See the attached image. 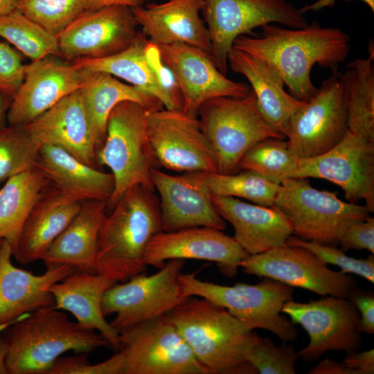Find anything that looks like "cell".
Segmentation results:
<instances>
[{
  "mask_svg": "<svg viewBox=\"0 0 374 374\" xmlns=\"http://www.w3.org/2000/svg\"><path fill=\"white\" fill-rule=\"evenodd\" d=\"M261 28L258 36H238L233 48L268 64L278 73L291 95L300 100L307 101L317 92L311 79L313 66L337 71L349 54L350 36L338 28L323 27L316 21L302 28L275 24Z\"/></svg>",
  "mask_w": 374,
  "mask_h": 374,
  "instance_id": "1",
  "label": "cell"
},
{
  "mask_svg": "<svg viewBox=\"0 0 374 374\" xmlns=\"http://www.w3.org/2000/svg\"><path fill=\"white\" fill-rule=\"evenodd\" d=\"M163 231L158 197L142 186L127 189L107 212L98 239L96 272L116 283L143 273L148 243Z\"/></svg>",
  "mask_w": 374,
  "mask_h": 374,
  "instance_id": "2",
  "label": "cell"
},
{
  "mask_svg": "<svg viewBox=\"0 0 374 374\" xmlns=\"http://www.w3.org/2000/svg\"><path fill=\"white\" fill-rule=\"evenodd\" d=\"M208 374H254L248 362L258 335L224 308L188 297L166 314Z\"/></svg>",
  "mask_w": 374,
  "mask_h": 374,
  "instance_id": "3",
  "label": "cell"
},
{
  "mask_svg": "<svg viewBox=\"0 0 374 374\" xmlns=\"http://www.w3.org/2000/svg\"><path fill=\"white\" fill-rule=\"evenodd\" d=\"M6 365L9 374H48L64 353H90L110 347L99 332L69 320L54 306L35 311L9 327Z\"/></svg>",
  "mask_w": 374,
  "mask_h": 374,
  "instance_id": "4",
  "label": "cell"
},
{
  "mask_svg": "<svg viewBox=\"0 0 374 374\" xmlns=\"http://www.w3.org/2000/svg\"><path fill=\"white\" fill-rule=\"evenodd\" d=\"M178 280L184 297L204 298L224 308L249 330H269L286 343L297 338L294 323L281 314L283 305L293 300L290 285L265 278L255 285L225 286L202 280L195 273H180Z\"/></svg>",
  "mask_w": 374,
  "mask_h": 374,
  "instance_id": "5",
  "label": "cell"
},
{
  "mask_svg": "<svg viewBox=\"0 0 374 374\" xmlns=\"http://www.w3.org/2000/svg\"><path fill=\"white\" fill-rule=\"evenodd\" d=\"M148 112L136 102L123 101L109 114L105 139L96 152L97 163L108 167L114 179L107 212L132 186L155 192L152 171L157 165L148 137Z\"/></svg>",
  "mask_w": 374,
  "mask_h": 374,
  "instance_id": "6",
  "label": "cell"
},
{
  "mask_svg": "<svg viewBox=\"0 0 374 374\" xmlns=\"http://www.w3.org/2000/svg\"><path fill=\"white\" fill-rule=\"evenodd\" d=\"M274 206L290 221L293 234L305 240L336 246L353 224L366 220L365 205L339 199L314 188L307 178H288L280 184Z\"/></svg>",
  "mask_w": 374,
  "mask_h": 374,
  "instance_id": "7",
  "label": "cell"
},
{
  "mask_svg": "<svg viewBox=\"0 0 374 374\" xmlns=\"http://www.w3.org/2000/svg\"><path fill=\"white\" fill-rule=\"evenodd\" d=\"M197 118L222 174L238 172L240 159L258 142L285 138L265 121L251 89L243 98L222 96L205 102Z\"/></svg>",
  "mask_w": 374,
  "mask_h": 374,
  "instance_id": "8",
  "label": "cell"
},
{
  "mask_svg": "<svg viewBox=\"0 0 374 374\" xmlns=\"http://www.w3.org/2000/svg\"><path fill=\"white\" fill-rule=\"evenodd\" d=\"M202 12L211 42L212 59L224 74L235 39L253 35V30L268 24L291 28L308 25L301 9L287 0H203Z\"/></svg>",
  "mask_w": 374,
  "mask_h": 374,
  "instance_id": "9",
  "label": "cell"
},
{
  "mask_svg": "<svg viewBox=\"0 0 374 374\" xmlns=\"http://www.w3.org/2000/svg\"><path fill=\"white\" fill-rule=\"evenodd\" d=\"M184 262L169 260L153 274L141 273L111 286L103 295L102 311L105 317L115 314L112 326L120 332L166 315L183 303L188 297L181 294L178 276Z\"/></svg>",
  "mask_w": 374,
  "mask_h": 374,
  "instance_id": "10",
  "label": "cell"
},
{
  "mask_svg": "<svg viewBox=\"0 0 374 374\" xmlns=\"http://www.w3.org/2000/svg\"><path fill=\"white\" fill-rule=\"evenodd\" d=\"M119 341L124 374H208L166 314L120 331Z\"/></svg>",
  "mask_w": 374,
  "mask_h": 374,
  "instance_id": "11",
  "label": "cell"
},
{
  "mask_svg": "<svg viewBox=\"0 0 374 374\" xmlns=\"http://www.w3.org/2000/svg\"><path fill=\"white\" fill-rule=\"evenodd\" d=\"M281 312L309 335L308 344L297 353L303 361H315L330 350L350 353L361 346L360 315L349 299L323 296L308 303L290 300Z\"/></svg>",
  "mask_w": 374,
  "mask_h": 374,
  "instance_id": "12",
  "label": "cell"
},
{
  "mask_svg": "<svg viewBox=\"0 0 374 374\" xmlns=\"http://www.w3.org/2000/svg\"><path fill=\"white\" fill-rule=\"evenodd\" d=\"M339 72L321 83L316 94L287 120L283 135L292 154L299 159L316 157L336 145L348 129L341 96Z\"/></svg>",
  "mask_w": 374,
  "mask_h": 374,
  "instance_id": "13",
  "label": "cell"
},
{
  "mask_svg": "<svg viewBox=\"0 0 374 374\" xmlns=\"http://www.w3.org/2000/svg\"><path fill=\"white\" fill-rule=\"evenodd\" d=\"M147 132L157 166L183 173L217 172L197 116L164 107L148 112Z\"/></svg>",
  "mask_w": 374,
  "mask_h": 374,
  "instance_id": "14",
  "label": "cell"
},
{
  "mask_svg": "<svg viewBox=\"0 0 374 374\" xmlns=\"http://www.w3.org/2000/svg\"><path fill=\"white\" fill-rule=\"evenodd\" d=\"M240 267L247 274L269 278L322 296L348 299L357 288L351 276L329 269L327 264L305 249L286 244L249 255L241 261Z\"/></svg>",
  "mask_w": 374,
  "mask_h": 374,
  "instance_id": "15",
  "label": "cell"
},
{
  "mask_svg": "<svg viewBox=\"0 0 374 374\" xmlns=\"http://www.w3.org/2000/svg\"><path fill=\"white\" fill-rule=\"evenodd\" d=\"M317 178L339 186L347 202H365L374 211V143L348 130L344 138L325 153L299 159L292 178Z\"/></svg>",
  "mask_w": 374,
  "mask_h": 374,
  "instance_id": "16",
  "label": "cell"
},
{
  "mask_svg": "<svg viewBox=\"0 0 374 374\" xmlns=\"http://www.w3.org/2000/svg\"><path fill=\"white\" fill-rule=\"evenodd\" d=\"M137 26L130 7L84 10L57 36L60 57L72 62L114 55L134 42Z\"/></svg>",
  "mask_w": 374,
  "mask_h": 374,
  "instance_id": "17",
  "label": "cell"
},
{
  "mask_svg": "<svg viewBox=\"0 0 374 374\" xmlns=\"http://www.w3.org/2000/svg\"><path fill=\"white\" fill-rule=\"evenodd\" d=\"M84 71L57 55L26 64L21 84L11 100L7 121L24 125L81 88Z\"/></svg>",
  "mask_w": 374,
  "mask_h": 374,
  "instance_id": "18",
  "label": "cell"
},
{
  "mask_svg": "<svg viewBox=\"0 0 374 374\" xmlns=\"http://www.w3.org/2000/svg\"><path fill=\"white\" fill-rule=\"evenodd\" d=\"M249 255L233 237L222 231L197 226L154 235L148 244L145 263L160 268L172 259L207 260L215 262L222 274L232 278Z\"/></svg>",
  "mask_w": 374,
  "mask_h": 374,
  "instance_id": "19",
  "label": "cell"
},
{
  "mask_svg": "<svg viewBox=\"0 0 374 374\" xmlns=\"http://www.w3.org/2000/svg\"><path fill=\"white\" fill-rule=\"evenodd\" d=\"M161 57L173 73L183 98L182 110L197 116L206 101L222 96L243 98L251 88L229 79L215 64L211 55L182 43L157 45Z\"/></svg>",
  "mask_w": 374,
  "mask_h": 374,
  "instance_id": "20",
  "label": "cell"
},
{
  "mask_svg": "<svg viewBox=\"0 0 374 374\" xmlns=\"http://www.w3.org/2000/svg\"><path fill=\"white\" fill-rule=\"evenodd\" d=\"M12 247L3 240L0 248V332L39 309L55 305L49 288L74 271L65 265L46 267L35 275L15 267L11 261Z\"/></svg>",
  "mask_w": 374,
  "mask_h": 374,
  "instance_id": "21",
  "label": "cell"
},
{
  "mask_svg": "<svg viewBox=\"0 0 374 374\" xmlns=\"http://www.w3.org/2000/svg\"><path fill=\"white\" fill-rule=\"evenodd\" d=\"M152 181L159 194L163 231L206 226L223 231L226 222L216 210L212 195L190 172L172 175L157 168Z\"/></svg>",
  "mask_w": 374,
  "mask_h": 374,
  "instance_id": "22",
  "label": "cell"
},
{
  "mask_svg": "<svg viewBox=\"0 0 374 374\" xmlns=\"http://www.w3.org/2000/svg\"><path fill=\"white\" fill-rule=\"evenodd\" d=\"M24 126L41 145L60 147L82 163L97 168V145L80 89Z\"/></svg>",
  "mask_w": 374,
  "mask_h": 374,
  "instance_id": "23",
  "label": "cell"
},
{
  "mask_svg": "<svg viewBox=\"0 0 374 374\" xmlns=\"http://www.w3.org/2000/svg\"><path fill=\"white\" fill-rule=\"evenodd\" d=\"M203 0H169L132 8L138 26L156 45L182 43L211 55L206 26L200 17Z\"/></svg>",
  "mask_w": 374,
  "mask_h": 374,
  "instance_id": "24",
  "label": "cell"
},
{
  "mask_svg": "<svg viewBox=\"0 0 374 374\" xmlns=\"http://www.w3.org/2000/svg\"><path fill=\"white\" fill-rule=\"evenodd\" d=\"M211 197L220 216L233 226V238L249 255L283 246L293 234L289 219L274 206L250 204L232 197Z\"/></svg>",
  "mask_w": 374,
  "mask_h": 374,
  "instance_id": "25",
  "label": "cell"
},
{
  "mask_svg": "<svg viewBox=\"0 0 374 374\" xmlns=\"http://www.w3.org/2000/svg\"><path fill=\"white\" fill-rule=\"evenodd\" d=\"M82 204L79 199L50 184L43 190L24 222L12 256L21 265L42 260Z\"/></svg>",
  "mask_w": 374,
  "mask_h": 374,
  "instance_id": "26",
  "label": "cell"
},
{
  "mask_svg": "<svg viewBox=\"0 0 374 374\" xmlns=\"http://www.w3.org/2000/svg\"><path fill=\"white\" fill-rule=\"evenodd\" d=\"M116 283L96 272L73 271L49 291L55 308L69 312L80 326L101 334L118 352L119 332L107 321L102 311L103 295Z\"/></svg>",
  "mask_w": 374,
  "mask_h": 374,
  "instance_id": "27",
  "label": "cell"
},
{
  "mask_svg": "<svg viewBox=\"0 0 374 374\" xmlns=\"http://www.w3.org/2000/svg\"><path fill=\"white\" fill-rule=\"evenodd\" d=\"M107 205L103 200L82 202L78 213L43 255L46 267L65 265L74 271L96 272L98 239Z\"/></svg>",
  "mask_w": 374,
  "mask_h": 374,
  "instance_id": "28",
  "label": "cell"
},
{
  "mask_svg": "<svg viewBox=\"0 0 374 374\" xmlns=\"http://www.w3.org/2000/svg\"><path fill=\"white\" fill-rule=\"evenodd\" d=\"M35 167L50 184L82 202L103 200L108 202L114 189L111 172L85 164L60 147L41 145Z\"/></svg>",
  "mask_w": 374,
  "mask_h": 374,
  "instance_id": "29",
  "label": "cell"
},
{
  "mask_svg": "<svg viewBox=\"0 0 374 374\" xmlns=\"http://www.w3.org/2000/svg\"><path fill=\"white\" fill-rule=\"evenodd\" d=\"M228 64L233 71L248 80L263 119L284 136L287 120L305 101L285 90L283 80L271 67L243 51L232 48L228 55Z\"/></svg>",
  "mask_w": 374,
  "mask_h": 374,
  "instance_id": "30",
  "label": "cell"
},
{
  "mask_svg": "<svg viewBox=\"0 0 374 374\" xmlns=\"http://www.w3.org/2000/svg\"><path fill=\"white\" fill-rule=\"evenodd\" d=\"M83 70L84 75L80 91L98 150L105 139L109 114L118 103L136 102L148 112L164 107L154 96L134 86L125 84L110 74Z\"/></svg>",
  "mask_w": 374,
  "mask_h": 374,
  "instance_id": "31",
  "label": "cell"
},
{
  "mask_svg": "<svg viewBox=\"0 0 374 374\" xmlns=\"http://www.w3.org/2000/svg\"><path fill=\"white\" fill-rule=\"evenodd\" d=\"M148 42L147 37L139 31L134 42L118 53L99 59H80L71 62L84 70L104 72L124 80L159 99L164 108L178 109L163 89L148 60L145 54Z\"/></svg>",
  "mask_w": 374,
  "mask_h": 374,
  "instance_id": "32",
  "label": "cell"
},
{
  "mask_svg": "<svg viewBox=\"0 0 374 374\" xmlns=\"http://www.w3.org/2000/svg\"><path fill=\"white\" fill-rule=\"evenodd\" d=\"M374 53L357 58L339 73V82L349 131L374 143Z\"/></svg>",
  "mask_w": 374,
  "mask_h": 374,
  "instance_id": "33",
  "label": "cell"
},
{
  "mask_svg": "<svg viewBox=\"0 0 374 374\" xmlns=\"http://www.w3.org/2000/svg\"><path fill=\"white\" fill-rule=\"evenodd\" d=\"M49 181L37 168L14 175L0 188V240L15 247L28 215Z\"/></svg>",
  "mask_w": 374,
  "mask_h": 374,
  "instance_id": "34",
  "label": "cell"
},
{
  "mask_svg": "<svg viewBox=\"0 0 374 374\" xmlns=\"http://www.w3.org/2000/svg\"><path fill=\"white\" fill-rule=\"evenodd\" d=\"M233 174L218 172H190L213 196L245 199L253 204L273 206L280 184L249 170Z\"/></svg>",
  "mask_w": 374,
  "mask_h": 374,
  "instance_id": "35",
  "label": "cell"
},
{
  "mask_svg": "<svg viewBox=\"0 0 374 374\" xmlns=\"http://www.w3.org/2000/svg\"><path fill=\"white\" fill-rule=\"evenodd\" d=\"M0 37L32 61L48 55L60 57L57 36L16 10L0 15Z\"/></svg>",
  "mask_w": 374,
  "mask_h": 374,
  "instance_id": "36",
  "label": "cell"
},
{
  "mask_svg": "<svg viewBox=\"0 0 374 374\" xmlns=\"http://www.w3.org/2000/svg\"><path fill=\"white\" fill-rule=\"evenodd\" d=\"M299 158L290 150L283 139L267 138L252 146L239 163V170L256 172L277 184L292 178Z\"/></svg>",
  "mask_w": 374,
  "mask_h": 374,
  "instance_id": "37",
  "label": "cell"
},
{
  "mask_svg": "<svg viewBox=\"0 0 374 374\" xmlns=\"http://www.w3.org/2000/svg\"><path fill=\"white\" fill-rule=\"evenodd\" d=\"M41 145L24 125H8L0 130V184L10 177L30 170Z\"/></svg>",
  "mask_w": 374,
  "mask_h": 374,
  "instance_id": "38",
  "label": "cell"
},
{
  "mask_svg": "<svg viewBox=\"0 0 374 374\" xmlns=\"http://www.w3.org/2000/svg\"><path fill=\"white\" fill-rule=\"evenodd\" d=\"M15 10L57 36L84 8L81 0H15Z\"/></svg>",
  "mask_w": 374,
  "mask_h": 374,
  "instance_id": "39",
  "label": "cell"
},
{
  "mask_svg": "<svg viewBox=\"0 0 374 374\" xmlns=\"http://www.w3.org/2000/svg\"><path fill=\"white\" fill-rule=\"evenodd\" d=\"M298 358L292 345L283 342L276 346L268 337L258 336L248 362L259 374H295Z\"/></svg>",
  "mask_w": 374,
  "mask_h": 374,
  "instance_id": "40",
  "label": "cell"
},
{
  "mask_svg": "<svg viewBox=\"0 0 374 374\" xmlns=\"http://www.w3.org/2000/svg\"><path fill=\"white\" fill-rule=\"evenodd\" d=\"M286 244L305 249L327 265L332 264L338 266L344 273L355 274L364 278L371 283H374L373 254L366 258H355L347 256L343 250L335 246L313 240H305L292 235L287 240Z\"/></svg>",
  "mask_w": 374,
  "mask_h": 374,
  "instance_id": "41",
  "label": "cell"
},
{
  "mask_svg": "<svg viewBox=\"0 0 374 374\" xmlns=\"http://www.w3.org/2000/svg\"><path fill=\"white\" fill-rule=\"evenodd\" d=\"M89 353L59 357L53 364L48 374H124L125 361L121 351L110 358L91 364L88 360Z\"/></svg>",
  "mask_w": 374,
  "mask_h": 374,
  "instance_id": "42",
  "label": "cell"
},
{
  "mask_svg": "<svg viewBox=\"0 0 374 374\" xmlns=\"http://www.w3.org/2000/svg\"><path fill=\"white\" fill-rule=\"evenodd\" d=\"M25 66L17 50L0 42V90L11 99L23 82Z\"/></svg>",
  "mask_w": 374,
  "mask_h": 374,
  "instance_id": "43",
  "label": "cell"
},
{
  "mask_svg": "<svg viewBox=\"0 0 374 374\" xmlns=\"http://www.w3.org/2000/svg\"><path fill=\"white\" fill-rule=\"evenodd\" d=\"M145 54L163 89L171 98L177 108L182 109L181 89L173 73L163 60L157 45L148 40Z\"/></svg>",
  "mask_w": 374,
  "mask_h": 374,
  "instance_id": "44",
  "label": "cell"
},
{
  "mask_svg": "<svg viewBox=\"0 0 374 374\" xmlns=\"http://www.w3.org/2000/svg\"><path fill=\"white\" fill-rule=\"evenodd\" d=\"M339 244L344 252L351 249L368 250L374 253V217L350 226L341 238Z\"/></svg>",
  "mask_w": 374,
  "mask_h": 374,
  "instance_id": "45",
  "label": "cell"
},
{
  "mask_svg": "<svg viewBox=\"0 0 374 374\" xmlns=\"http://www.w3.org/2000/svg\"><path fill=\"white\" fill-rule=\"evenodd\" d=\"M357 308L360 315L361 332L374 334V294L358 287L348 298Z\"/></svg>",
  "mask_w": 374,
  "mask_h": 374,
  "instance_id": "46",
  "label": "cell"
},
{
  "mask_svg": "<svg viewBox=\"0 0 374 374\" xmlns=\"http://www.w3.org/2000/svg\"><path fill=\"white\" fill-rule=\"evenodd\" d=\"M341 362L352 374H373L374 350L372 348L362 353L355 351L347 353Z\"/></svg>",
  "mask_w": 374,
  "mask_h": 374,
  "instance_id": "47",
  "label": "cell"
},
{
  "mask_svg": "<svg viewBox=\"0 0 374 374\" xmlns=\"http://www.w3.org/2000/svg\"><path fill=\"white\" fill-rule=\"evenodd\" d=\"M84 10H96L109 6H122L131 8H137L148 0H81Z\"/></svg>",
  "mask_w": 374,
  "mask_h": 374,
  "instance_id": "48",
  "label": "cell"
},
{
  "mask_svg": "<svg viewBox=\"0 0 374 374\" xmlns=\"http://www.w3.org/2000/svg\"><path fill=\"white\" fill-rule=\"evenodd\" d=\"M308 374H352L351 371L341 362H337L326 358L310 368Z\"/></svg>",
  "mask_w": 374,
  "mask_h": 374,
  "instance_id": "49",
  "label": "cell"
},
{
  "mask_svg": "<svg viewBox=\"0 0 374 374\" xmlns=\"http://www.w3.org/2000/svg\"><path fill=\"white\" fill-rule=\"evenodd\" d=\"M11 98L0 90V130L6 126Z\"/></svg>",
  "mask_w": 374,
  "mask_h": 374,
  "instance_id": "50",
  "label": "cell"
},
{
  "mask_svg": "<svg viewBox=\"0 0 374 374\" xmlns=\"http://www.w3.org/2000/svg\"><path fill=\"white\" fill-rule=\"evenodd\" d=\"M8 344L5 336L0 332V374H9L6 365Z\"/></svg>",
  "mask_w": 374,
  "mask_h": 374,
  "instance_id": "51",
  "label": "cell"
},
{
  "mask_svg": "<svg viewBox=\"0 0 374 374\" xmlns=\"http://www.w3.org/2000/svg\"><path fill=\"white\" fill-rule=\"evenodd\" d=\"M15 10V0H0V15Z\"/></svg>",
  "mask_w": 374,
  "mask_h": 374,
  "instance_id": "52",
  "label": "cell"
},
{
  "mask_svg": "<svg viewBox=\"0 0 374 374\" xmlns=\"http://www.w3.org/2000/svg\"><path fill=\"white\" fill-rule=\"evenodd\" d=\"M372 11H374V0H362Z\"/></svg>",
  "mask_w": 374,
  "mask_h": 374,
  "instance_id": "53",
  "label": "cell"
},
{
  "mask_svg": "<svg viewBox=\"0 0 374 374\" xmlns=\"http://www.w3.org/2000/svg\"><path fill=\"white\" fill-rule=\"evenodd\" d=\"M2 242H3V240H0V248H1V245L2 244Z\"/></svg>",
  "mask_w": 374,
  "mask_h": 374,
  "instance_id": "54",
  "label": "cell"
}]
</instances>
